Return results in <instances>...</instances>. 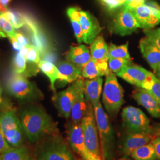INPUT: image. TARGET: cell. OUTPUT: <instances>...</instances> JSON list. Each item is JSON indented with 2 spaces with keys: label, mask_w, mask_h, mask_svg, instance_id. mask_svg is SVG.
Instances as JSON below:
<instances>
[{
  "label": "cell",
  "mask_w": 160,
  "mask_h": 160,
  "mask_svg": "<svg viewBox=\"0 0 160 160\" xmlns=\"http://www.w3.org/2000/svg\"><path fill=\"white\" fill-rule=\"evenodd\" d=\"M0 128L7 142L12 147L24 145V132L20 119L12 106L3 104L0 110Z\"/></svg>",
  "instance_id": "obj_4"
},
{
  "label": "cell",
  "mask_w": 160,
  "mask_h": 160,
  "mask_svg": "<svg viewBox=\"0 0 160 160\" xmlns=\"http://www.w3.org/2000/svg\"><path fill=\"white\" fill-rule=\"evenodd\" d=\"M122 118L126 132L151 133L150 120L141 109L131 106L125 107L122 110Z\"/></svg>",
  "instance_id": "obj_8"
},
{
  "label": "cell",
  "mask_w": 160,
  "mask_h": 160,
  "mask_svg": "<svg viewBox=\"0 0 160 160\" xmlns=\"http://www.w3.org/2000/svg\"><path fill=\"white\" fill-rule=\"evenodd\" d=\"M12 147L7 142L4 135L0 128V154L4 152Z\"/></svg>",
  "instance_id": "obj_38"
},
{
  "label": "cell",
  "mask_w": 160,
  "mask_h": 160,
  "mask_svg": "<svg viewBox=\"0 0 160 160\" xmlns=\"http://www.w3.org/2000/svg\"><path fill=\"white\" fill-rule=\"evenodd\" d=\"M116 75L132 85L147 90L155 77V75L146 69L132 63L128 65Z\"/></svg>",
  "instance_id": "obj_10"
},
{
  "label": "cell",
  "mask_w": 160,
  "mask_h": 160,
  "mask_svg": "<svg viewBox=\"0 0 160 160\" xmlns=\"http://www.w3.org/2000/svg\"><path fill=\"white\" fill-rule=\"evenodd\" d=\"M11 1L12 0H0V2L2 6L7 8V7Z\"/></svg>",
  "instance_id": "obj_44"
},
{
  "label": "cell",
  "mask_w": 160,
  "mask_h": 160,
  "mask_svg": "<svg viewBox=\"0 0 160 160\" xmlns=\"http://www.w3.org/2000/svg\"><path fill=\"white\" fill-rule=\"evenodd\" d=\"M80 10L77 7H69L67 10V14L72 26L75 36L79 43L84 42V34L80 22Z\"/></svg>",
  "instance_id": "obj_25"
},
{
  "label": "cell",
  "mask_w": 160,
  "mask_h": 160,
  "mask_svg": "<svg viewBox=\"0 0 160 160\" xmlns=\"http://www.w3.org/2000/svg\"><path fill=\"white\" fill-rule=\"evenodd\" d=\"M100 3L108 8L109 11H113L122 5L118 0H99Z\"/></svg>",
  "instance_id": "obj_36"
},
{
  "label": "cell",
  "mask_w": 160,
  "mask_h": 160,
  "mask_svg": "<svg viewBox=\"0 0 160 160\" xmlns=\"http://www.w3.org/2000/svg\"><path fill=\"white\" fill-rule=\"evenodd\" d=\"M98 133L100 148L102 160H113L116 147L114 130L109 116L100 102L93 106Z\"/></svg>",
  "instance_id": "obj_3"
},
{
  "label": "cell",
  "mask_w": 160,
  "mask_h": 160,
  "mask_svg": "<svg viewBox=\"0 0 160 160\" xmlns=\"http://www.w3.org/2000/svg\"><path fill=\"white\" fill-rule=\"evenodd\" d=\"M66 59L82 70L84 66L91 59L92 56L88 48L84 45L71 46L66 54Z\"/></svg>",
  "instance_id": "obj_19"
},
{
  "label": "cell",
  "mask_w": 160,
  "mask_h": 160,
  "mask_svg": "<svg viewBox=\"0 0 160 160\" xmlns=\"http://www.w3.org/2000/svg\"><path fill=\"white\" fill-rule=\"evenodd\" d=\"M0 160H35L34 155L26 146L15 148L12 147L0 154Z\"/></svg>",
  "instance_id": "obj_23"
},
{
  "label": "cell",
  "mask_w": 160,
  "mask_h": 160,
  "mask_svg": "<svg viewBox=\"0 0 160 160\" xmlns=\"http://www.w3.org/2000/svg\"><path fill=\"white\" fill-rule=\"evenodd\" d=\"M6 87L11 96L21 102H33L43 98V94L38 88L23 75H12L7 81Z\"/></svg>",
  "instance_id": "obj_5"
},
{
  "label": "cell",
  "mask_w": 160,
  "mask_h": 160,
  "mask_svg": "<svg viewBox=\"0 0 160 160\" xmlns=\"http://www.w3.org/2000/svg\"><path fill=\"white\" fill-rule=\"evenodd\" d=\"M152 139V135L149 133L126 132L122 141V152L125 157L131 156L136 149L150 142Z\"/></svg>",
  "instance_id": "obj_15"
},
{
  "label": "cell",
  "mask_w": 160,
  "mask_h": 160,
  "mask_svg": "<svg viewBox=\"0 0 160 160\" xmlns=\"http://www.w3.org/2000/svg\"><path fill=\"white\" fill-rule=\"evenodd\" d=\"M144 4H145V0H133L131 2V4L126 8L131 9V8L137 7L138 6H142Z\"/></svg>",
  "instance_id": "obj_42"
},
{
  "label": "cell",
  "mask_w": 160,
  "mask_h": 160,
  "mask_svg": "<svg viewBox=\"0 0 160 160\" xmlns=\"http://www.w3.org/2000/svg\"><path fill=\"white\" fill-rule=\"evenodd\" d=\"M82 76L88 79H94L107 76L110 72L108 61L92 59L82 69Z\"/></svg>",
  "instance_id": "obj_17"
},
{
  "label": "cell",
  "mask_w": 160,
  "mask_h": 160,
  "mask_svg": "<svg viewBox=\"0 0 160 160\" xmlns=\"http://www.w3.org/2000/svg\"><path fill=\"white\" fill-rule=\"evenodd\" d=\"M145 4L148 6L151 9V12L154 14L155 17H157L160 20V5L155 1H149L145 2Z\"/></svg>",
  "instance_id": "obj_37"
},
{
  "label": "cell",
  "mask_w": 160,
  "mask_h": 160,
  "mask_svg": "<svg viewBox=\"0 0 160 160\" xmlns=\"http://www.w3.org/2000/svg\"><path fill=\"white\" fill-rule=\"evenodd\" d=\"M118 160H124V158H120V159Z\"/></svg>",
  "instance_id": "obj_51"
},
{
  "label": "cell",
  "mask_w": 160,
  "mask_h": 160,
  "mask_svg": "<svg viewBox=\"0 0 160 160\" xmlns=\"http://www.w3.org/2000/svg\"><path fill=\"white\" fill-rule=\"evenodd\" d=\"M81 124L87 148L94 156L102 159L97 124L93 106L91 103H89L87 112Z\"/></svg>",
  "instance_id": "obj_9"
},
{
  "label": "cell",
  "mask_w": 160,
  "mask_h": 160,
  "mask_svg": "<svg viewBox=\"0 0 160 160\" xmlns=\"http://www.w3.org/2000/svg\"><path fill=\"white\" fill-rule=\"evenodd\" d=\"M122 7L114 16L110 28L113 33L123 36L131 34L140 27L131 10Z\"/></svg>",
  "instance_id": "obj_12"
},
{
  "label": "cell",
  "mask_w": 160,
  "mask_h": 160,
  "mask_svg": "<svg viewBox=\"0 0 160 160\" xmlns=\"http://www.w3.org/2000/svg\"><path fill=\"white\" fill-rule=\"evenodd\" d=\"M59 71V80L64 82H74L82 78V71L68 61H59L57 65Z\"/></svg>",
  "instance_id": "obj_21"
},
{
  "label": "cell",
  "mask_w": 160,
  "mask_h": 160,
  "mask_svg": "<svg viewBox=\"0 0 160 160\" xmlns=\"http://www.w3.org/2000/svg\"><path fill=\"white\" fill-rule=\"evenodd\" d=\"M108 58H123L131 60V58L128 51V42L120 46H116V45L111 43L109 47Z\"/></svg>",
  "instance_id": "obj_28"
},
{
  "label": "cell",
  "mask_w": 160,
  "mask_h": 160,
  "mask_svg": "<svg viewBox=\"0 0 160 160\" xmlns=\"http://www.w3.org/2000/svg\"><path fill=\"white\" fill-rule=\"evenodd\" d=\"M80 22L84 34V42L90 45L100 33L102 28L97 20L88 12L80 10Z\"/></svg>",
  "instance_id": "obj_13"
},
{
  "label": "cell",
  "mask_w": 160,
  "mask_h": 160,
  "mask_svg": "<svg viewBox=\"0 0 160 160\" xmlns=\"http://www.w3.org/2000/svg\"><path fill=\"white\" fill-rule=\"evenodd\" d=\"M74 160H83V159H82V158H81L80 157H77V158H75Z\"/></svg>",
  "instance_id": "obj_49"
},
{
  "label": "cell",
  "mask_w": 160,
  "mask_h": 160,
  "mask_svg": "<svg viewBox=\"0 0 160 160\" xmlns=\"http://www.w3.org/2000/svg\"><path fill=\"white\" fill-rule=\"evenodd\" d=\"M131 157L134 160H157L154 146L151 142L136 149Z\"/></svg>",
  "instance_id": "obj_26"
},
{
  "label": "cell",
  "mask_w": 160,
  "mask_h": 160,
  "mask_svg": "<svg viewBox=\"0 0 160 160\" xmlns=\"http://www.w3.org/2000/svg\"><path fill=\"white\" fill-rule=\"evenodd\" d=\"M155 76L160 80V65H159V67H158V68L156 69V71H155Z\"/></svg>",
  "instance_id": "obj_45"
},
{
  "label": "cell",
  "mask_w": 160,
  "mask_h": 160,
  "mask_svg": "<svg viewBox=\"0 0 160 160\" xmlns=\"http://www.w3.org/2000/svg\"><path fill=\"white\" fill-rule=\"evenodd\" d=\"M0 28L4 31L7 36L10 39L16 36L14 27L12 26V23L5 17L3 13L0 14Z\"/></svg>",
  "instance_id": "obj_33"
},
{
  "label": "cell",
  "mask_w": 160,
  "mask_h": 160,
  "mask_svg": "<svg viewBox=\"0 0 160 160\" xmlns=\"http://www.w3.org/2000/svg\"><path fill=\"white\" fill-rule=\"evenodd\" d=\"M67 140L69 146L81 158L84 160H102L90 152L86 145L81 123L71 122L68 126Z\"/></svg>",
  "instance_id": "obj_11"
},
{
  "label": "cell",
  "mask_w": 160,
  "mask_h": 160,
  "mask_svg": "<svg viewBox=\"0 0 160 160\" xmlns=\"http://www.w3.org/2000/svg\"><path fill=\"white\" fill-rule=\"evenodd\" d=\"M1 94H2V88H1V87L0 86V104H1Z\"/></svg>",
  "instance_id": "obj_47"
},
{
  "label": "cell",
  "mask_w": 160,
  "mask_h": 160,
  "mask_svg": "<svg viewBox=\"0 0 160 160\" xmlns=\"http://www.w3.org/2000/svg\"><path fill=\"white\" fill-rule=\"evenodd\" d=\"M151 135L152 137V139L160 137V123H157L154 126H152V132Z\"/></svg>",
  "instance_id": "obj_41"
},
{
  "label": "cell",
  "mask_w": 160,
  "mask_h": 160,
  "mask_svg": "<svg viewBox=\"0 0 160 160\" xmlns=\"http://www.w3.org/2000/svg\"><path fill=\"white\" fill-rule=\"evenodd\" d=\"M26 48L27 52L25 56L26 61L30 64L38 65L40 61V52L33 45H29Z\"/></svg>",
  "instance_id": "obj_32"
},
{
  "label": "cell",
  "mask_w": 160,
  "mask_h": 160,
  "mask_svg": "<svg viewBox=\"0 0 160 160\" xmlns=\"http://www.w3.org/2000/svg\"><path fill=\"white\" fill-rule=\"evenodd\" d=\"M136 18L140 28L152 29L160 23V20L155 17L151 9L145 4L137 7L129 9Z\"/></svg>",
  "instance_id": "obj_16"
},
{
  "label": "cell",
  "mask_w": 160,
  "mask_h": 160,
  "mask_svg": "<svg viewBox=\"0 0 160 160\" xmlns=\"http://www.w3.org/2000/svg\"><path fill=\"white\" fill-rule=\"evenodd\" d=\"M35 144V160H75L74 155L59 132L42 138Z\"/></svg>",
  "instance_id": "obj_2"
},
{
  "label": "cell",
  "mask_w": 160,
  "mask_h": 160,
  "mask_svg": "<svg viewBox=\"0 0 160 160\" xmlns=\"http://www.w3.org/2000/svg\"><path fill=\"white\" fill-rule=\"evenodd\" d=\"M38 67L49 77L52 90L54 92V94H55L57 92L55 87V83L57 80H59V71L57 66L51 62L42 60L40 61V62L38 64Z\"/></svg>",
  "instance_id": "obj_27"
},
{
  "label": "cell",
  "mask_w": 160,
  "mask_h": 160,
  "mask_svg": "<svg viewBox=\"0 0 160 160\" xmlns=\"http://www.w3.org/2000/svg\"><path fill=\"white\" fill-rule=\"evenodd\" d=\"M124 158V160H131L128 159V158Z\"/></svg>",
  "instance_id": "obj_50"
},
{
  "label": "cell",
  "mask_w": 160,
  "mask_h": 160,
  "mask_svg": "<svg viewBox=\"0 0 160 160\" xmlns=\"http://www.w3.org/2000/svg\"><path fill=\"white\" fill-rule=\"evenodd\" d=\"M151 142L154 146L157 160H160V137L153 138Z\"/></svg>",
  "instance_id": "obj_40"
},
{
  "label": "cell",
  "mask_w": 160,
  "mask_h": 160,
  "mask_svg": "<svg viewBox=\"0 0 160 160\" xmlns=\"http://www.w3.org/2000/svg\"><path fill=\"white\" fill-rule=\"evenodd\" d=\"M26 59L20 53H16L13 58L12 67L15 74L23 75L26 71Z\"/></svg>",
  "instance_id": "obj_30"
},
{
  "label": "cell",
  "mask_w": 160,
  "mask_h": 160,
  "mask_svg": "<svg viewBox=\"0 0 160 160\" xmlns=\"http://www.w3.org/2000/svg\"><path fill=\"white\" fill-rule=\"evenodd\" d=\"M84 81L82 78L74 81L67 89L53 95V101L59 115L66 119L70 118L71 111L80 92L84 89Z\"/></svg>",
  "instance_id": "obj_7"
},
{
  "label": "cell",
  "mask_w": 160,
  "mask_h": 160,
  "mask_svg": "<svg viewBox=\"0 0 160 160\" xmlns=\"http://www.w3.org/2000/svg\"><path fill=\"white\" fill-rule=\"evenodd\" d=\"M149 92H151L156 98L159 101L160 103V80L158 79L156 76L154 79V81L150 86L148 90Z\"/></svg>",
  "instance_id": "obj_35"
},
{
  "label": "cell",
  "mask_w": 160,
  "mask_h": 160,
  "mask_svg": "<svg viewBox=\"0 0 160 160\" xmlns=\"http://www.w3.org/2000/svg\"><path fill=\"white\" fill-rule=\"evenodd\" d=\"M18 116L24 134L31 143L35 144L42 138L59 132L57 123L39 106H26Z\"/></svg>",
  "instance_id": "obj_1"
},
{
  "label": "cell",
  "mask_w": 160,
  "mask_h": 160,
  "mask_svg": "<svg viewBox=\"0 0 160 160\" xmlns=\"http://www.w3.org/2000/svg\"><path fill=\"white\" fill-rule=\"evenodd\" d=\"M132 97L152 116L160 119V103L151 92L142 88L138 87L133 92Z\"/></svg>",
  "instance_id": "obj_14"
},
{
  "label": "cell",
  "mask_w": 160,
  "mask_h": 160,
  "mask_svg": "<svg viewBox=\"0 0 160 160\" xmlns=\"http://www.w3.org/2000/svg\"><path fill=\"white\" fill-rule=\"evenodd\" d=\"M7 35L4 32V31L0 28V38H7Z\"/></svg>",
  "instance_id": "obj_46"
},
{
  "label": "cell",
  "mask_w": 160,
  "mask_h": 160,
  "mask_svg": "<svg viewBox=\"0 0 160 160\" xmlns=\"http://www.w3.org/2000/svg\"><path fill=\"white\" fill-rule=\"evenodd\" d=\"M15 38H16L19 44L22 47H24L30 45L29 39L22 33H16Z\"/></svg>",
  "instance_id": "obj_39"
},
{
  "label": "cell",
  "mask_w": 160,
  "mask_h": 160,
  "mask_svg": "<svg viewBox=\"0 0 160 160\" xmlns=\"http://www.w3.org/2000/svg\"><path fill=\"white\" fill-rule=\"evenodd\" d=\"M139 48L143 57L155 72L160 65V49L145 36L140 40Z\"/></svg>",
  "instance_id": "obj_18"
},
{
  "label": "cell",
  "mask_w": 160,
  "mask_h": 160,
  "mask_svg": "<svg viewBox=\"0 0 160 160\" xmlns=\"http://www.w3.org/2000/svg\"><path fill=\"white\" fill-rule=\"evenodd\" d=\"M90 45L92 58L108 61L109 47L102 36H98Z\"/></svg>",
  "instance_id": "obj_24"
},
{
  "label": "cell",
  "mask_w": 160,
  "mask_h": 160,
  "mask_svg": "<svg viewBox=\"0 0 160 160\" xmlns=\"http://www.w3.org/2000/svg\"><path fill=\"white\" fill-rule=\"evenodd\" d=\"M103 79L98 77L94 79L84 81V92L87 101L91 103L92 106L100 103V96L102 92Z\"/></svg>",
  "instance_id": "obj_20"
},
{
  "label": "cell",
  "mask_w": 160,
  "mask_h": 160,
  "mask_svg": "<svg viewBox=\"0 0 160 160\" xmlns=\"http://www.w3.org/2000/svg\"><path fill=\"white\" fill-rule=\"evenodd\" d=\"M108 67L111 72L118 74L128 65L132 63L131 60L123 58H109Z\"/></svg>",
  "instance_id": "obj_29"
},
{
  "label": "cell",
  "mask_w": 160,
  "mask_h": 160,
  "mask_svg": "<svg viewBox=\"0 0 160 160\" xmlns=\"http://www.w3.org/2000/svg\"><path fill=\"white\" fill-rule=\"evenodd\" d=\"M102 96L103 104L107 112L114 116L124 103V91L114 73L110 71L106 76Z\"/></svg>",
  "instance_id": "obj_6"
},
{
  "label": "cell",
  "mask_w": 160,
  "mask_h": 160,
  "mask_svg": "<svg viewBox=\"0 0 160 160\" xmlns=\"http://www.w3.org/2000/svg\"><path fill=\"white\" fill-rule=\"evenodd\" d=\"M118 1H120V2L122 4V6L124 4L125 1V0H118Z\"/></svg>",
  "instance_id": "obj_48"
},
{
  "label": "cell",
  "mask_w": 160,
  "mask_h": 160,
  "mask_svg": "<svg viewBox=\"0 0 160 160\" xmlns=\"http://www.w3.org/2000/svg\"><path fill=\"white\" fill-rule=\"evenodd\" d=\"M145 37L160 49V28L143 30Z\"/></svg>",
  "instance_id": "obj_34"
},
{
  "label": "cell",
  "mask_w": 160,
  "mask_h": 160,
  "mask_svg": "<svg viewBox=\"0 0 160 160\" xmlns=\"http://www.w3.org/2000/svg\"><path fill=\"white\" fill-rule=\"evenodd\" d=\"M10 42L12 43V46L15 50L20 51L21 50V49L23 48L19 44V43L18 42V41H17L16 38L15 37L12 38H10Z\"/></svg>",
  "instance_id": "obj_43"
},
{
  "label": "cell",
  "mask_w": 160,
  "mask_h": 160,
  "mask_svg": "<svg viewBox=\"0 0 160 160\" xmlns=\"http://www.w3.org/2000/svg\"><path fill=\"white\" fill-rule=\"evenodd\" d=\"M89 103L84 96V89L80 92L72 105L70 117L72 123H81L88 109Z\"/></svg>",
  "instance_id": "obj_22"
},
{
  "label": "cell",
  "mask_w": 160,
  "mask_h": 160,
  "mask_svg": "<svg viewBox=\"0 0 160 160\" xmlns=\"http://www.w3.org/2000/svg\"><path fill=\"white\" fill-rule=\"evenodd\" d=\"M3 14L8 20V21L12 23V26L16 29H19L23 27L25 24L22 13L8 10L7 12L3 13Z\"/></svg>",
  "instance_id": "obj_31"
}]
</instances>
